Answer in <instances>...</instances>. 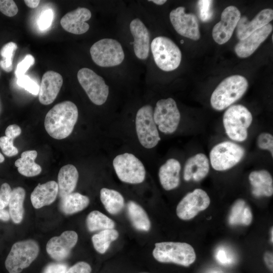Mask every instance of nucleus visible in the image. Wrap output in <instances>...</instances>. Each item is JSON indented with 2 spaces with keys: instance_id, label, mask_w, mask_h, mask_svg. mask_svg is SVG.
Returning a JSON list of instances; mask_svg holds the SVG:
<instances>
[{
  "instance_id": "79ce46f5",
  "label": "nucleus",
  "mask_w": 273,
  "mask_h": 273,
  "mask_svg": "<svg viewBox=\"0 0 273 273\" xmlns=\"http://www.w3.org/2000/svg\"><path fill=\"white\" fill-rule=\"evenodd\" d=\"M0 11L8 17L15 16L18 12V7L14 1L0 0Z\"/></svg>"
},
{
  "instance_id": "37998d69",
  "label": "nucleus",
  "mask_w": 273,
  "mask_h": 273,
  "mask_svg": "<svg viewBox=\"0 0 273 273\" xmlns=\"http://www.w3.org/2000/svg\"><path fill=\"white\" fill-rule=\"evenodd\" d=\"M12 190L7 183H4L0 188V209L8 206Z\"/></svg>"
},
{
  "instance_id": "7c9ffc66",
  "label": "nucleus",
  "mask_w": 273,
  "mask_h": 273,
  "mask_svg": "<svg viewBox=\"0 0 273 273\" xmlns=\"http://www.w3.org/2000/svg\"><path fill=\"white\" fill-rule=\"evenodd\" d=\"M100 199L106 210L112 214L119 213L124 206L123 196L114 190L102 188L100 191Z\"/></svg>"
},
{
  "instance_id": "4d7b16f0",
  "label": "nucleus",
  "mask_w": 273,
  "mask_h": 273,
  "mask_svg": "<svg viewBox=\"0 0 273 273\" xmlns=\"http://www.w3.org/2000/svg\"><path fill=\"white\" fill-rule=\"evenodd\" d=\"M2 104H1V99H0V114L2 112Z\"/></svg>"
},
{
  "instance_id": "a878e982",
  "label": "nucleus",
  "mask_w": 273,
  "mask_h": 273,
  "mask_svg": "<svg viewBox=\"0 0 273 273\" xmlns=\"http://www.w3.org/2000/svg\"><path fill=\"white\" fill-rule=\"evenodd\" d=\"M78 172L72 164H67L60 169L58 175V194L62 198L73 192L76 188Z\"/></svg>"
},
{
  "instance_id": "0eeeda50",
  "label": "nucleus",
  "mask_w": 273,
  "mask_h": 273,
  "mask_svg": "<svg viewBox=\"0 0 273 273\" xmlns=\"http://www.w3.org/2000/svg\"><path fill=\"white\" fill-rule=\"evenodd\" d=\"M94 62L102 67L120 65L124 59V53L119 41L112 38H103L95 42L90 49Z\"/></svg>"
},
{
  "instance_id": "7ed1b4c3",
  "label": "nucleus",
  "mask_w": 273,
  "mask_h": 273,
  "mask_svg": "<svg viewBox=\"0 0 273 273\" xmlns=\"http://www.w3.org/2000/svg\"><path fill=\"white\" fill-rule=\"evenodd\" d=\"M252 122L249 110L242 105L230 106L223 116V124L228 136L232 140L243 142L248 136V129Z\"/></svg>"
},
{
  "instance_id": "e433bc0d",
  "label": "nucleus",
  "mask_w": 273,
  "mask_h": 273,
  "mask_svg": "<svg viewBox=\"0 0 273 273\" xmlns=\"http://www.w3.org/2000/svg\"><path fill=\"white\" fill-rule=\"evenodd\" d=\"M17 83L33 95H37L39 93V86L38 84L26 75L17 78Z\"/></svg>"
},
{
  "instance_id": "5fc2aeb1",
  "label": "nucleus",
  "mask_w": 273,
  "mask_h": 273,
  "mask_svg": "<svg viewBox=\"0 0 273 273\" xmlns=\"http://www.w3.org/2000/svg\"><path fill=\"white\" fill-rule=\"evenodd\" d=\"M209 273H222V272L217 270H212L211 271H210Z\"/></svg>"
},
{
  "instance_id": "49530a36",
  "label": "nucleus",
  "mask_w": 273,
  "mask_h": 273,
  "mask_svg": "<svg viewBox=\"0 0 273 273\" xmlns=\"http://www.w3.org/2000/svg\"><path fill=\"white\" fill-rule=\"evenodd\" d=\"M67 266L63 263H50L44 269L42 273H66Z\"/></svg>"
},
{
  "instance_id": "8fccbe9b",
  "label": "nucleus",
  "mask_w": 273,
  "mask_h": 273,
  "mask_svg": "<svg viewBox=\"0 0 273 273\" xmlns=\"http://www.w3.org/2000/svg\"><path fill=\"white\" fill-rule=\"evenodd\" d=\"M10 218L9 211L7 210L0 209V219L3 221H8Z\"/></svg>"
},
{
  "instance_id": "412c9836",
  "label": "nucleus",
  "mask_w": 273,
  "mask_h": 273,
  "mask_svg": "<svg viewBox=\"0 0 273 273\" xmlns=\"http://www.w3.org/2000/svg\"><path fill=\"white\" fill-rule=\"evenodd\" d=\"M273 18V11L271 9L261 10L251 21L246 17L240 18L237 25V36L240 40L243 39L255 30L269 23Z\"/></svg>"
},
{
  "instance_id": "dca6fc26",
  "label": "nucleus",
  "mask_w": 273,
  "mask_h": 273,
  "mask_svg": "<svg viewBox=\"0 0 273 273\" xmlns=\"http://www.w3.org/2000/svg\"><path fill=\"white\" fill-rule=\"evenodd\" d=\"M78 236L73 231H66L60 236L52 238L47 243L46 250L49 255L57 261L68 257L72 248L76 245Z\"/></svg>"
},
{
  "instance_id": "c85d7f7f",
  "label": "nucleus",
  "mask_w": 273,
  "mask_h": 273,
  "mask_svg": "<svg viewBox=\"0 0 273 273\" xmlns=\"http://www.w3.org/2000/svg\"><path fill=\"white\" fill-rule=\"evenodd\" d=\"M89 203V198L79 193H72L61 198L60 208L66 214H72L85 208Z\"/></svg>"
},
{
  "instance_id": "1a4fd4ad",
  "label": "nucleus",
  "mask_w": 273,
  "mask_h": 273,
  "mask_svg": "<svg viewBox=\"0 0 273 273\" xmlns=\"http://www.w3.org/2000/svg\"><path fill=\"white\" fill-rule=\"evenodd\" d=\"M135 129L139 141L145 148L155 147L161 140L151 105L143 106L138 111L135 117Z\"/></svg>"
},
{
  "instance_id": "f03ea898",
  "label": "nucleus",
  "mask_w": 273,
  "mask_h": 273,
  "mask_svg": "<svg viewBox=\"0 0 273 273\" xmlns=\"http://www.w3.org/2000/svg\"><path fill=\"white\" fill-rule=\"evenodd\" d=\"M247 80L244 76L234 75L223 80L216 87L210 98L212 107L221 111L239 100L246 92Z\"/></svg>"
},
{
  "instance_id": "3c124183",
  "label": "nucleus",
  "mask_w": 273,
  "mask_h": 273,
  "mask_svg": "<svg viewBox=\"0 0 273 273\" xmlns=\"http://www.w3.org/2000/svg\"><path fill=\"white\" fill-rule=\"evenodd\" d=\"M24 2L26 6L30 8H36L40 3L39 0H25Z\"/></svg>"
},
{
  "instance_id": "de8ad7c7",
  "label": "nucleus",
  "mask_w": 273,
  "mask_h": 273,
  "mask_svg": "<svg viewBox=\"0 0 273 273\" xmlns=\"http://www.w3.org/2000/svg\"><path fill=\"white\" fill-rule=\"evenodd\" d=\"M21 133V128L16 124L9 125L5 130V136L14 140Z\"/></svg>"
},
{
  "instance_id": "864d4df0",
  "label": "nucleus",
  "mask_w": 273,
  "mask_h": 273,
  "mask_svg": "<svg viewBox=\"0 0 273 273\" xmlns=\"http://www.w3.org/2000/svg\"><path fill=\"white\" fill-rule=\"evenodd\" d=\"M4 160H5V158L4 156L0 152V163L3 162Z\"/></svg>"
},
{
  "instance_id": "c03bdc74",
  "label": "nucleus",
  "mask_w": 273,
  "mask_h": 273,
  "mask_svg": "<svg viewBox=\"0 0 273 273\" xmlns=\"http://www.w3.org/2000/svg\"><path fill=\"white\" fill-rule=\"evenodd\" d=\"M53 17V13L51 9H48L41 13L38 21V24L41 30H45L49 28L52 22Z\"/></svg>"
},
{
  "instance_id": "09e8293b",
  "label": "nucleus",
  "mask_w": 273,
  "mask_h": 273,
  "mask_svg": "<svg viewBox=\"0 0 273 273\" xmlns=\"http://www.w3.org/2000/svg\"><path fill=\"white\" fill-rule=\"evenodd\" d=\"M264 260L267 267L272 271L273 269V257L272 253L266 252L264 255Z\"/></svg>"
},
{
  "instance_id": "423d86ee",
  "label": "nucleus",
  "mask_w": 273,
  "mask_h": 273,
  "mask_svg": "<svg viewBox=\"0 0 273 273\" xmlns=\"http://www.w3.org/2000/svg\"><path fill=\"white\" fill-rule=\"evenodd\" d=\"M39 253V246L33 240L15 243L5 261V266L9 273H20L28 267L36 259Z\"/></svg>"
},
{
  "instance_id": "c756f323",
  "label": "nucleus",
  "mask_w": 273,
  "mask_h": 273,
  "mask_svg": "<svg viewBox=\"0 0 273 273\" xmlns=\"http://www.w3.org/2000/svg\"><path fill=\"white\" fill-rule=\"evenodd\" d=\"M25 191L22 187H16L12 190L9 202V213L13 221L19 223L23 219L24 215L23 202Z\"/></svg>"
},
{
  "instance_id": "cd10ccee",
  "label": "nucleus",
  "mask_w": 273,
  "mask_h": 273,
  "mask_svg": "<svg viewBox=\"0 0 273 273\" xmlns=\"http://www.w3.org/2000/svg\"><path fill=\"white\" fill-rule=\"evenodd\" d=\"M127 212L132 225L136 230L145 232L150 230V221L146 212L140 205L130 201L127 204Z\"/></svg>"
},
{
  "instance_id": "58836bf2",
  "label": "nucleus",
  "mask_w": 273,
  "mask_h": 273,
  "mask_svg": "<svg viewBox=\"0 0 273 273\" xmlns=\"http://www.w3.org/2000/svg\"><path fill=\"white\" fill-rule=\"evenodd\" d=\"M257 144L259 149L268 150L273 156V136L268 132L261 133L257 137Z\"/></svg>"
},
{
  "instance_id": "473e14b6",
  "label": "nucleus",
  "mask_w": 273,
  "mask_h": 273,
  "mask_svg": "<svg viewBox=\"0 0 273 273\" xmlns=\"http://www.w3.org/2000/svg\"><path fill=\"white\" fill-rule=\"evenodd\" d=\"M86 223L90 232L112 229L115 226V223L111 219L97 210L93 211L89 213Z\"/></svg>"
},
{
  "instance_id": "20e7f679",
  "label": "nucleus",
  "mask_w": 273,
  "mask_h": 273,
  "mask_svg": "<svg viewBox=\"0 0 273 273\" xmlns=\"http://www.w3.org/2000/svg\"><path fill=\"white\" fill-rule=\"evenodd\" d=\"M153 251L156 260L163 263H173L188 266L196 259L193 248L188 243L173 242L156 243Z\"/></svg>"
},
{
  "instance_id": "603ef678",
  "label": "nucleus",
  "mask_w": 273,
  "mask_h": 273,
  "mask_svg": "<svg viewBox=\"0 0 273 273\" xmlns=\"http://www.w3.org/2000/svg\"><path fill=\"white\" fill-rule=\"evenodd\" d=\"M149 2H152L158 5H162L165 4L166 2L165 0H152L149 1Z\"/></svg>"
},
{
  "instance_id": "393cba45",
  "label": "nucleus",
  "mask_w": 273,
  "mask_h": 273,
  "mask_svg": "<svg viewBox=\"0 0 273 273\" xmlns=\"http://www.w3.org/2000/svg\"><path fill=\"white\" fill-rule=\"evenodd\" d=\"M252 193L256 197H270L273 194V180L270 173L266 170L252 171L249 175Z\"/></svg>"
},
{
  "instance_id": "6e6d98bb",
  "label": "nucleus",
  "mask_w": 273,
  "mask_h": 273,
  "mask_svg": "<svg viewBox=\"0 0 273 273\" xmlns=\"http://www.w3.org/2000/svg\"><path fill=\"white\" fill-rule=\"evenodd\" d=\"M272 232H273L272 228H271V231H270V236H271L270 241H271L272 243Z\"/></svg>"
},
{
  "instance_id": "ddd939ff",
  "label": "nucleus",
  "mask_w": 273,
  "mask_h": 273,
  "mask_svg": "<svg viewBox=\"0 0 273 273\" xmlns=\"http://www.w3.org/2000/svg\"><path fill=\"white\" fill-rule=\"evenodd\" d=\"M210 203V198L207 193L202 189H196L188 193L178 204L177 215L183 220L191 219L199 212L206 209Z\"/></svg>"
},
{
  "instance_id": "f8f14e48",
  "label": "nucleus",
  "mask_w": 273,
  "mask_h": 273,
  "mask_svg": "<svg viewBox=\"0 0 273 273\" xmlns=\"http://www.w3.org/2000/svg\"><path fill=\"white\" fill-rule=\"evenodd\" d=\"M153 118L157 128L162 133L171 134L175 132L179 123L180 114L174 99L169 98L158 101Z\"/></svg>"
},
{
  "instance_id": "aec40b11",
  "label": "nucleus",
  "mask_w": 273,
  "mask_h": 273,
  "mask_svg": "<svg viewBox=\"0 0 273 273\" xmlns=\"http://www.w3.org/2000/svg\"><path fill=\"white\" fill-rule=\"evenodd\" d=\"M272 26L268 23L255 30L246 38L240 40L235 47V52L240 58L251 56L270 34Z\"/></svg>"
},
{
  "instance_id": "4468645a",
  "label": "nucleus",
  "mask_w": 273,
  "mask_h": 273,
  "mask_svg": "<svg viewBox=\"0 0 273 273\" xmlns=\"http://www.w3.org/2000/svg\"><path fill=\"white\" fill-rule=\"evenodd\" d=\"M170 22L176 31L183 36L194 40L200 37L197 17L192 13H186L185 8L178 7L169 14Z\"/></svg>"
},
{
  "instance_id": "a211bd4d",
  "label": "nucleus",
  "mask_w": 273,
  "mask_h": 273,
  "mask_svg": "<svg viewBox=\"0 0 273 273\" xmlns=\"http://www.w3.org/2000/svg\"><path fill=\"white\" fill-rule=\"evenodd\" d=\"M129 29L134 38L133 47L135 55L139 59L146 60L150 51V36L148 29L139 18L131 21Z\"/></svg>"
},
{
  "instance_id": "6e6552de",
  "label": "nucleus",
  "mask_w": 273,
  "mask_h": 273,
  "mask_svg": "<svg viewBox=\"0 0 273 273\" xmlns=\"http://www.w3.org/2000/svg\"><path fill=\"white\" fill-rule=\"evenodd\" d=\"M244 149L238 144L224 141L215 145L211 150V165L217 171L229 169L239 163L245 155Z\"/></svg>"
},
{
  "instance_id": "6ab92c4d",
  "label": "nucleus",
  "mask_w": 273,
  "mask_h": 273,
  "mask_svg": "<svg viewBox=\"0 0 273 273\" xmlns=\"http://www.w3.org/2000/svg\"><path fill=\"white\" fill-rule=\"evenodd\" d=\"M63 77L59 73L49 70L42 75L38 93L40 103L47 105L56 99L63 84Z\"/></svg>"
},
{
  "instance_id": "bb28decb",
  "label": "nucleus",
  "mask_w": 273,
  "mask_h": 273,
  "mask_svg": "<svg viewBox=\"0 0 273 273\" xmlns=\"http://www.w3.org/2000/svg\"><path fill=\"white\" fill-rule=\"evenodd\" d=\"M37 156L35 150H28L23 152L21 158L15 162L18 172L27 177H32L38 175L41 171V167L35 162Z\"/></svg>"
},
{
  "instance_id": "f257e3e1",
  "label": "nucleus",
  "mask_w": 273,
  "mask_h": 273,
  "mask_svg": "<svg viewBox=\"0 0 273 273\" xmlns=\"http://www.w3.org/2000/svg\"><path fill=\"white\" fill-rule=\"evenodd\" d=\"M78 116V109L74 103L65 101L58 103L46 114V130L54 139H64L72 133Z\"/></svg>"
},
{
  "instance_id": "b1692460",
  "label": "nucleus",
  "mask_w": 273,
  "mask_h": 273,
  "mask_svg": "<svg viewBox=\"0 0 273 273\" xmlns=\"http://www.w3.org/2000/svg\"><path fill=\"white\" fill-rule=\"evenodd\" d=\"M180 169L179 162L174 158L168 159L161 166L158 175L160 184L164 189L169 191L178 187Z\"/></svg>"
},
{
  "instance_id": "39448f33",
  "label": "nucleus",
  "mask_w": 273,
  "mask_h": 273,
  "mask_svg": "<svg viewBox=\"0 0 273 273\" xmlns=\"http://www.w3.org/2000/svg\"><path fill=\"white\" fill-rule=\"evenodd\" d=\"M151 49L156 64L162 70L173 71L179 66L181 51L170 38L163 36L155 37L151 43Z\"/></svg>"
},
{
  "instance_id": "5701e85b",
  "label": "nucleus",
  "mask_w": 273,
  "mask_h": 273,
  "mask_svg": "<svg viewBox=\"0 0 273 273\" xmlns=\"http://www.w3.org/2000/svg\"><path fill=\"white\" fill-rule=\"evenodd\" d=\"M58 194V185L52 180L43 184H39L33 190L30 196L33 206L36 209L52 204Z\"/></svg>"
},
{
  "instance_id": "a18cd8bd",
  "label": "nucleus",
  "mask_w": 273,
  "mask_h": 273,
  "mask_svg": "<svg viewBox=\"0 0 273 273\" xmlns=\"http://www.w3.org/2000/svg\"><path fill=\"white\" fill-rule=\"evenodd\" d=\"M91 271V267L87 263L80 261L68 269L66 273H90Z\"/></svg>"
},
{
  "instance_id": "9b49d317",
  "label": "nucleus",
  "mask_w": 273,
  "mask_h": 273,
  "mask_svg": "<svg viewBox=\"0 0 273 273\" xmlns=\"http://www.w3.org/2000/svg\"><path fill=\"white\" fill-rule=\"evenodd\" d=\"M77 76L79 83L94 104L100 106L106 102L109 88L103 77L88 68L79 70Z\"/></svg>"
},
{
  "instance_id": "2eb2a0df",
  "label": "nucleus",
  "mask_w": 273,
  "mask_h": 273,
  "mask_svg": "<svg viewBox=\"0 0 273 273\" xmlns=\"http://www.w3.org/2000/svg\"><path fill=\"white\" fill-rule=\"evenodd\" d=\"M241 18V13L235 6L227 7L221 13L220 21L212 29V37L219 44L228 42L231 38L235 28Z\"/></svg>"
},
{
  "instance_id": "4c0bfd02",
  "label": "nucleus",
  "mask_w": 273,
  "mask_h": 273,
  "mask_svg": "<svg viewBox=\"0 0 273 273\" xmlns=\"http://www.w3.org/2000/svg\"><path fill=\"white\" fill-rule=\"evenodd\" d=\"M212 1L201 0L198 2L200 17L203 22L208 21L213 14Z\"/></svg>"
},
{
  "instance_id": "4be33fe9",
  "label": "nucleus",
  "mask_w": 273,
  "mask_h": 273,
  "mask_svg": "<svg viewBox=\"0 0 273 273\" xmlns=\"http://www.w3.org/2000/svg\"><path fill=\"white\" fill-rule=\"evenodd\" d=\"M209 161L203 153L197 154L190 157L186 162L184 169V178L186 181L191 179L199 181L208 174Z\"/></svg>"
},
{
  "instance_id": "ea45409f",
  "label": "nucleus",
  "mask_w": 273,
  "mask_h": 273,
  "mask_svg": "<svg viewBox=\"0 0 273 273\" xmlns=\"http://www.w3.org/2000/svg\"><path fill=\"white\" fill-rule=\"evenodd\" d=\"M14 140L6 136L0 138V148L3 153L8 157H12L16 155L18 150L14 146Z\"/></svg>"
},
{
  "instance_id": "f704fd0d",
  "label": "nucleus",
  "mask_w": 273,
  "mask_h": 273,
  "mask_svg": "<svg viewBox=\"0 0 273 273\" xmlns=\"http://www.w3.org/2000/svg\"><path fill=\"white\" fill-rule=\"evenodd\" d=\"M17 45L14 42H9L5 44L0 51L2 59L0 61L1 68L6 72H11L13 68V60Z\"/></svg>"
},
{
  "instance_id": "9d476101",
  "label": "nucleus",
  "mask_w": 273,
  "mask_h": 273,
  "mask_svg": "<svg viewBox=\"0 0 273 273\" xmlns=\"http://www.w3.org/2000/svg\"><path fill=\"white\" fill-rule=\"evenodd\" d=\"M113 165L118 177L124 183L136 184L145 180L146 170L143 164L131 153L116 156L113 161Z\"/></svg>"
},
{
  "instance_id": "c9c22d12",
  "label": "nucleus",
  "mask_w": 273,
  "mask_h": 273,
  "mask_svg": "<svg viewBox=\"0 0 273 273\" xmlns=\"http://www.w3.org/2000/svg\"><path fill=\"white\" fill-rule=\"evenodd\" d=\"M215 257L216 260L223 265H230L236 261L234 253L229 247L225 246L218 247L215 251Z\"/></svg>"
},
{
  "instance_id": "f3484780",
  "label": "nucleus",
  "mask_w": 273,
  "mask_h": 273,
  "mask_svg": "<svg viewBox=\"0 0 273 273\" xmlns=\"http://www.w3.org/2000/svg\"><path fill=\"white\" fill-rule=\"evenodd\" d=\"M92 17L89 10L84 7H78L66 13L61 19L60 24L66 31L74 34H82L86 32L89 24L86 22Z\"/></svg>"
},
{
  "instance_id": "a19ab883",
  "label": "nucleus",
  "mask_w": 273,
  "mask_h": 273,
  "mask_svg": "<svg viewBox=\"0 0 273 273\" xmlns=\"http://www.w3.org/2000/svg\"><path fill=\"white\" fill-rule=\"evenodd\" d=\"M35 62L34 58L30 54L25 56L24 58L18 63L15 75L17 78L25 75L28 69Z\"/></svg>"
},
{
  "instance_id": "2f4dec72",
  "label": "nucleus",
  "mask_w": 273,
  "mask_h": 273,
  "mask_svg": "<svg viewBox=\"0 0 273 273\" xmlns=\"http://www.w3.org/2000/svg\"><path fill=\"white\" fill-rule=\"evenodd\" d=\"M252 219V215L249 207L242 199L237 200L233 205L229 218V223L232 225L242 224L249 225Z\"/></svg>"
},
{
  "instance_id": "72a5a7b5",
  "label": "nucleus",
  "mask_w": 273,
  "mask_h": 273,
  "mask_svg": "<svg viewBox=\"0 0 273 273\" xmlns=\"http://www.w3.org/2000/svg\"><path fill=\"white\" fill-rule=\"evenodd\" d=\"M118 232L112 229L104 230L94 235L92 238L94 247L97 252L103 254L109 248L110 243L118 237Z\"/></svg>"
}]
</instances>
